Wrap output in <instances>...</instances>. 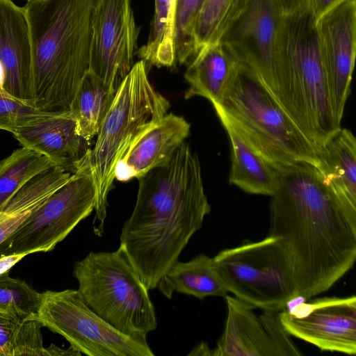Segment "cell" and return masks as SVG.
I'll list each match as a JSON object with an SVG mask.
<instances>
[{"mask_svg":"<svg viewBox=\"0 0 356 356\" xmlns=\"http://www.w3.org/2000/svg\"><path fill=\"white\" fill-rule=\"evenodd\" d=\"M277 171L268 235L285 247L299 298L309 300L327 291L353 266L356 224L316 166L300 162Z\"/></svg>","mask_w":356,"mask_h":356,"instance_id":"cell-1","label":"cell"},{"mask_svg":"<svg viewBox=\"0 0 356 356\" xmlns=\"http://www.w3.org/2000/svg\"><path fill=\"white\" fill-rule=\"evenodd\" d=\"M136 201L120 243L149 290L159 282L211 211L198 156L184 143L165 164L138 179Z\"/></svg>","mask_w":356,"mask_h":356,"instance_id":"cell-2","label":"cell"},{"mask_svg":"<svg viewBox=\"0 0 356 356\" xmlns=\"http://www.w3.org/2000/svg\"><path fill=\"white\" fill-rule=\"evenodd\" d=\"M95 0H31L24 6L29 24L35 108L69 111L89 70Z\"/></svg>","mask_w":356,"mask_h":356,"instance_id":"cell-3","label":"cell"},{"mask_svg":"<svg viewBox=\"0 0 356 356\" xmlns=\"http://www.w3.org/2000/svg\"><path fill=\"white\" fill-rule=\"evenodd\" d=\"M275 97L318 149L341 128L333 113L316 19L309 10L283 17Z\"/></svg>","mask_w":356,"mask_h":356,"instance_id":"cell-4","label":"cell"},{"mask_svg":"<svg viewBox=\"0 0 356 356\" xmlns=\"http://www.w3.org/2000/svg\"><path fill=\"white\" fill-rule=\"evenodd\" d=\"M170 106L168 100L150 83L145 61L135 63L115 92L93 147L77 163L74 171L88 173L95 184L92 228L95 235L102 236L104 233L108 195L118 162L136 138L168 113Z\"/></svg>","mask_w":356,"mask_h":356,"instance_id":"cell-5","label":"cell"},{"mask_svg":"<svg viewBox=\"0 0 356 356\" xmlns=\"http://www.w3.org/2000/svg\"><path fill=\"white\" fill-rule=\"evenodd\" d=\"M277 170L305 162L318 167V151L261 79L241 65L224 98L214 105Z\"/></svg>","mask_w":356,"mask_h":356,"instance_id":"cell-6","label":"cell"},{"mask_svg":"<svg viewBox=\"0 0 356 356\" xmlns=\"http://www.w3.org/2000/svg\"><path fill=\"white\" fill-rule=\"evenodd\" d=\"M73 275L86 305L120 332L147 337L157 321L149 290L124 250L89 252L74 265Z\"/></svg>","mask_w":356,"mask_h":356,"instance_id":"cell-7","label":"cell"},{"mask_svg":"<svg viewBox=\"0 0 356 356\" xmlns=\"http://www.w3.org/2000/svg\"><path fill=\"white\" fill-rule=\"evenodd\" d=\"M213 259L227 291L255 308L282 310L299 298L291 259L277 237L222 250Z\"/></svg>","mask_w":356,"mask_h":356,"instance_id":"cell-8","label":"cell"},{"mask_svg":"<svg viewBox=\"0 0 356 356\" xmlns=\"http://www.w3.org/2000/svg\"><path fill=\"white\" fill-rule=\"evenodd\" d=\"M32 318L63 337L88 356H154L147 337L124 334L106 323L74 289L41 293L38 311Z\"/></svg>","mask_w":356,"mask_h":356,"instance_id":"cell-9","label":"cell"},{"mask_svg":"<svg viewBox=\"0 0 356 356\" xmlns=\"http://www.w3.org/2000/svg\"><path fill=\"white\" fill-rule=\"evenodd\" d=\"M95 199V184L90 175L85 172L73 173L13 235L0 245V257L52 250L94 211Z\"/></svg>","mask_w":356,"mask_h":356,"instance_id":"cell-10","label":"cell"},{"mask_svg":"<svg viewBox=\"0 0 356 356\" xmlns=\"http://www.w3.org/2000/svg\"><path fill=\"white\" fill-rule=\"evenodd\" d=\"M137 40L131 0H95L89 70L113 93L135 63Z\"/></svg>","mask_w":356,"mask_h":356,"instance_id":"cell-11","label":"cell"},{"mask_svg":"<svg viewBox=\"0 0 356 356\" xmlns=\"http://www.w3.org/2000/svg\"><path fill=\"white\" fill-rule=\"evenodd\" d=\"M282 19L275 0H252L220 41L261 79L274 97Z\"/></svg>","mask_w":356,"mask_h":356,"instance_id":"cell-12","label":"cell"},{"mask_svg":"<svg viewBox=\"0 0 356 356\" xmlns=\"http://www.w3.org/2000/svg\"><path fill=\"white\" fill-rule=\"evenodd\" d=\"M227 316L214 356H300L299 349L285 331L280 310L263 309L254 312L252 305L235 296L225 297Z\"/></svg>","mask_w":356,"mask_h":356,"instance_id":"cell-13","label":"cell"},{"mask_svg":"<svg viewBox=\"0 0 356 356\" xmlns=\"http://www.w3.org/2000/svg\"><path fill=\"white\" fill-rule=\"evenodd\" d=\"M299 313L280 310V318L290 335L323 351L356 353V296L323 297L300 303Z\"/></svg>","mask_w":356,"mask_h":356,"instance_id":"cell-14","label":"cell"},{"mask_svg":"<svg viewBox=\"0 0 356 356\" xmlns=\"http://www.w3.org/2000/svg\"><path fill=\"white\" fill-rule=\"evenodd\" d=\"M316 29L333 113L341 125L355 60L356 0H343L323 13Z\"/></svg>","mask_w":356,"mask_h":356,"instance_id":"cell-15","label":"cell"},{"mask_svg":"<svg viewBox=\"0 0 356 356\" xmlns=\"http://www.w3.org/2000/svg\"><path fill=\"white\" fill-rule=\"evenodd\" d=\"M0 60L6 74L3 90L35 108L29 24L24 7L0 0Z\"/></svg>","mask_w":356,"mask_h":356,"instance_id":"cell-16","label":"cell"},{"mask_svg":"<svg viewBox=\"0 0 356 356\" xmlns=\"http://www.w3.org/2000/svg\"><path fill=\"white\" fill-rule=\"evenodd\" d=\"M191 125L182 116L166 113L152 128L136 138L118 162L115 179H139L166 163L190 134Z\"/></svg>","mask_w":356,"mask_h":356,"instance_id":"cell-17","label":"cell"},{"mask_svg":"<svg viewBox=\"0 0 356 356\" xmlns=\"http://www.w3.org/2000/svg\"><path fill=\"white\" fill-rule=\"evenodd\" d=\"M13 134L22 147L45 156L54 165L72 173L90 148V142L78 134L70 110L38 119Z\"/></svg>","mask_w":356,"mask_h":356,"instance_id":"cell-18","label":"cell"},{"mask_svg":"<svg viewBox=\"0 0 356 356\" xmlns=\"http://www.w3.org/2000/svg\"><path fill=\"white\" fill-rule=\"evenodd\" d=\"M318 169L349 219L356 224V140L341 129L318 151Z\"/></svg>","mask_w":356,"mask_h":356,"instance_id":"cell-19","label":"cell"},{"mask_svg":"<svg viewBox=\"0 0 356 356\" xmlns=\"http://www.w3.org/2000/svg\"><path fill=\"white\" fill-rule=\"evenodd\" d=\"M239 67L240 63L221 42L204 46L188 63L184 74L188 84L184 98L200 96L213 106L219 104Z\"/></svg>","mask_w":356,"mask_h":356,"instance_id":"cell-20","label":"cell"},{"mask_svg":"<svg viewBox=\"0 0 356 356\" xmlns=\"http://www.w3.org/2000/svg\"><path fill=\"white\" fill-rule=\"evenodd\" d=\"M231 144L229 181L252 194L271 196L278 185L277 170L261 156L221 114H217Z\"/></svg>","mask_w":356,"mask_h":356,"instance_id":"cell-21","label":"cell"},{"mask_svg":"<svg viewBox=\"0 0 356 356\" xmlns=\"http://www.w3.org/2000/svg\"><path fill=\"white\" fill-rule=\"evenodd\" d=\"M156 289L168 299L174 292L203 300L209 296L225 298L227 288L215 266L213 257L200 254L188 261L175 262Z\"/></svg>","mask_w":356,"mask_h":356,"instance_id":"cell-22","label":"cell"},{"mask_svg":"<svg viewBox=\"0 0 356 356\" xmlns=\"http://www.w3.org/2000/svg\"><path fill=\"white\" fill-rule=\"evenodd\" d=\"M115 93L88 70L81 81L70 106L76 131L88 142L97 136Z\"/></svg>","mask_w":356,"mask_h":356,"instance_id":"cell-23","label":"cell"},{"mask_svg":"<svg viewBox=\"0 0 356 356\" xmlns=\"http://www.w3.org/2000/svg\"><path fill=\"white\" fill-rule=\"evenodd\" d=\"M176 0H154V15L147 43L138 51V57L157 67L176 63L174 20Z\"/></svg>","mask_w":356,"mask_h":356,"instance_id":"cell-24","label":"cell"},{"mask_svg":"<svg viewBox=\"0 0 356 356\" xmlns=\"http://www.w3.org/2000/svg\"><path fill=\"white\" fill-rule=\"evenodd\" d=\"M251 1L205 0L193 30L195 55L204 46L219 42Z\"/></svg>","mask_w":356,"mask_h":356,"instance_id":"cell-25","label":"cell"},{"mask_svg":"<svg viewBox=\"0 0 356 356\" xmlns=\"http://www.w3.org/2000/svg\"><path fill=\"white\" fill-rule=\"evenodd\" d=\"M71 172L54 165L38 174L21 187L0 210V217L33 213L71 177Z\"/></svg>","mask_w":356,"mask_h":356,"instance_id":"cell-26","label":"cell"},{"mask_svg":"<svg viewBox=\"0 0 356 356\" xmlns=\"http://www.w3.org/2000/svg\"><path fill=\"white\" fill-rule=\"evenodd\" d=\"M45 156L22 147L0 161V210L31 179L51 167Z\"/></svg>","mask_w":356,"mask_h":356,"instance_id":"cell-27","label":"cell"},{"mask_svg":"<svg viewBox=\"0 0 356 356\" xmlns=\"http://www.w3.org/2000/svg\"><path fill=\"white\" fill-rule=\"evenodd\" d=\"M205 0H176L174 44L176 63H189L194 58L193 30Z\"/></svg>","mask_w":356,"mask_h":356,"instance_id":"cell-28","label":"cell"},{"mask_svg":"<svg viewBox=\"0 0 356 356\" xmlns=\"http://www.w3.org/2000/svg\"><path fill=\"white\" fill-rule=\"evenodd\" d=\"M41 293L23 280L10 277L8 273L0 275V310L24 318L37 314Z\"/></svg>","mask_w":356,"mask_h":356,"instance_id":"cell-29","label":"cell"},{"mask_svg":"<svg viewBox=\"0 0 356 356\" xmlns=\"http://www.w3.org/2000/svg\"><path fill=\"white\" fill-rule=\"evenodd\" d=\"M53 113L39 111L0 89V129L13 134L17 129Z\"/></svg>","mask_w":356,"mask_h":356,"instance_id":"cell-30","label":"cell"},{"mask_svg":"<svg viewBox=\"0 0 356 356\" xmlns=\"http://www.w3.org/2000/svg\"><path fill=\"white\" fill-rule=\"evenodd\" d=\"M42 324L35 318L24 320L15 338L11 356H43Z\"/></svg>","mask_w":356,"mask_h":356,"instance_id":"cell-31","label":"cell"},{"mask_svg":"<svg viewBox=\"0 0 356 356\" xmlns=\"http://www.w3.org/2000/svg\"><path fill=\"white\" fill-rule=\"evenodd\" d=\"M27 318L0 310V356H11L19 327Z\"/></svg>","mask_w":356,"mask_h":356,"instance_id":"cell-32","label":"cell"},{"mask_svg":"<svg viewBox=\"0 0 356 356\" xmlns=\"http://www.w3.org/2000/svg\"><path fill=\"white\" fill-rule=\"evenodd\" d=\"M31 213L0 217V245L8 239L25 222Z\"/></svg>","mask_w":356,"mask_h":356,"instance_id":"cell-33","label":"cell"},{"mask_svg":"<svg viewBox=\"0 0 356 356\" xmlns=\"http://www.w3.org/2000/svg\"><path fill=\"white\" fill-rule=\"evenodd\" d=\"M282 17L292 16L309 9V0H275Z\"/></svg>","mask_w":356,"mask_h":356,"instance_id":"cell-34","label":"cell"},{"mask_svg":"<svg viewBox=\"0 0 356 356\" xmlns=\"http://www.w3.org/2000/svg\"><path fill=\"white\" fill-rule=\"evenodd\" d=\"M343 0H309V9L316 19L323 13Z\"/></svg>","mask_w":356,"mask_h":356,"instance_id":"cell-35","label":"cell"},{"mask_svg":"<svg viewBox=\"0 0 356 356\" xmlns=\"http://www.w3.org/2000/svg\"><path fill=\"white\" fill-rule=\"evenodd\" d=\"M26 255V254H12L1 256L0 275L8 273L10 268Z\"/></svg>","mask_w":356,"mask_h":356,"instance_id":"cell-36","label":"cell"},{"mask_svg":"<svg viewBox=\"0 0 356 356\" xmlns=\"http://www.w3.org/2000/svg\"><path fill=\"white\" fill-rule=\"evenodd\" d=\"M81 355L79 351L71 346L67 349H62L54 344H51L50 346L44 348L43 356H76Z\"/></svg>","mask_w":356,"mask_h":356,"instance_id":"cell-37","label":"cell"},{"mask_svg":"<svg viewBox=\"0 0 356 356\" xmlns=\"http://www.w3.org/2000/svg\"><path fill=\"white\" fill-rule=\"evenodd\" d=\"M6 79V74L4 67L0 60V89L3 88L4 83Z\"/></svg>","mask_w":356,"mask_h":356,"instance_id":"cell-38","label":"cell"},{"mask_svg":"<svg viewBox=\"0 0 356 356\" xmlns=\"http://www.w3.org/2000/svg\"><path fill=\"white\" fill-rule=\"evenodd\" d=\"M31 1V0H27V1Z\"/></svg>","mask_w":356,"mask_h":356,"instance_id":"cell-39","label":"cell"}]
</instances>
